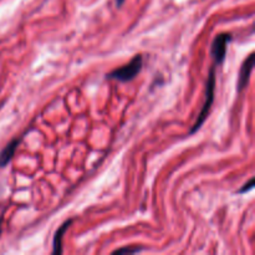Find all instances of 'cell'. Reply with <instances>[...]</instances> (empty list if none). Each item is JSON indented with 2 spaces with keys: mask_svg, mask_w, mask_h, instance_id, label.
Masks as SVG:
<instances>
[{
  "mask_svg": "<svg viewBox=\"0 0 255 255\" xmlns=\"http://www.w3.org/2000/svg\"><path fill=\"white\" fill-rule=\"evenodd\" d=\"M214 90H216V65L211 67L208 75V80H207V87H206V102H204L203 107H202L201 112L198 115V119L194 122L193 127L189 131V134H193L194 132L198 131L202 127V125L206 122L207 117H208L209 111L212 109V105L214 102Z\"/></svg>",
  "mask_w": 255,
  "mask_h": 255,
  "instance_id": "obj_1",
  "label": "cell"
},
{
  "mask_svg": "<svg viewBox=\"0 0 255 255\" xmlns=\"http://www.w3.org/2000/svg\"><path fill=\"white\" fill-rule=\"evenodd\" d=\"M143 67V57L141 55H136L127 65L114 70L106 75L109 80H116L120 82H129L138 76Z\"/></svg>",
  "mask_w": 255,
  "mask_h": 255,
  "instance_id": "obj_2",
  "label": "cell"
},
{
  "mask_svg": "<svg viewBox=\"0 0 255 255\" xmlns=\"http://www.w3.org/2000/svg\"><path fill=\"white\" fill-rule=\"evenodd\" d=\"M233 37L228 32H222V34L217 35L214 37L213 42H212V56H213L214 62H216V66H221L222 64L226 60L227 55V49H228L229 42H232Z\"/></svg>",
  "mask_w": 255,
  "mask_h": 255,
  "instance_id": "obj_3",
  "label": "cell"
},
{
  "mask_svg": "<svg viewBox=\"0 0 255 255\" xmlns=\"http://www.w3.org/2000/svg\"><path fill=\"white\" fill-rule=\"evenodd\" d=\"M254 52H252L248 57L243 61L242 64L241 70H239V76H238V82H237V91L242 92L248 85L249 79H251L252 70L254 67Z\"/></svg>",
  "mask_w": 255,
  "mask_h": 255,
  "instance_id": "obj_4",
  "label": "cell"
},
{
  "mask_svg": "<svg viewBox=\"0 0 255 255\" xmlns=\"http://www.w3.org/2000/svg\"><path fill=\"white\" fill-rule=\"evenodd\" d=\"M20 141H21V137L20 138H14L2 148V151L0 152V168H4V167H6L10 163V161L14 157L17 146H19Z\"/></svg>",
  "mask_w": 255,
  "mask_h": 255,
  "instance_id": "obj_5",
  "label": "cell"
},
{
  "mask_svg": "<svg viewBox=\"0 0 255 255\" xmlns=\"http://www.w3.org/2000/svg\"><path fill=\"white\" fill-rule=\"evenodd\" d=\"M71 223L72 219H67L66 222H64V223L59 227V229H57L56 233H55L54 242H52V254L54 255H59L62 253V238H64L67 229L70 228Z\"/></svg>",
  "mask_w": 255,
  "mask_h": 255,
  "instance_id": "obj_6",
  "label": "cell"
},
{
  "mask_svg": "<svg viewBox=\"0 0 255 255\" xmlns=\"http://www.w3.org/2000/svg\"><path fill=\"white\" fill-rule=\"evenodd\" d=\"M142 251H143L142 247H127V248L117 249V251L114 252V254H136Z\"/></svg>",
  "mask_w": 255,
  "mask_h": 255,
  "instance_id": "obj_7",
  "label": "cell"
},
{
  "mask_svg": "<svg viewBox=\"0 0 255 255\" xmlns=\"http://www.w3.org/2000/svg\"><path fill=\"white\" fill-rule=\"evenodd\" d=\"M253 188H254V178H251V179H249V181H248V183H246L243 187H242L241 189H239L238 193H239V194L247 193V192L252 191V189H253Z\"/></svg>",
  "mask_w": 255,
  "mask_h": 255,
  "instance_id": "obj_8",
  "label": "cell"
},
{
  "mask_svg": "<svg viewBox=\"0 0 255 255\" xmlns=\"http://www.w3.org/2000/svg\"><path fill=\"white\" fill-rule=\"evenodd\" d=\"M124 1L125 0H116V4H117V6H122V4H124Z\"/></svg>",
  "mask_w": 255,
  "mask_h": 255,
  "instance_id": "obj_9",
  "label": "cell"
},
{
  "mask_svg": "<svg viewBox=\"0 0 255 255\" xmlns=\"http://www.w3.org/2000/svg\"><path fill=\"white\" fill-rule=\"evenodd\" d=\"M1 232H2V217L0 216V236H1Z\"/></svg>",
  "mask_w": 255,
  "mask_h": 255,
  "instance_id": "obj_10",
  "label": "cell"
},
{
  "mask_svg": "<svg viewBox=\"0 0 255 255\" xmlns=\"http://www.w3.org/2000/svg\"><path fill=\"white\" fill-rule=\"evenodd\" d=\"M0 109H1V105H0Z\"/></svg>",
  "mask_w": 255,
  "mask_h": 255,
  "instance_id": "obj_11",
  "label": "cell"
}]
</instances>
